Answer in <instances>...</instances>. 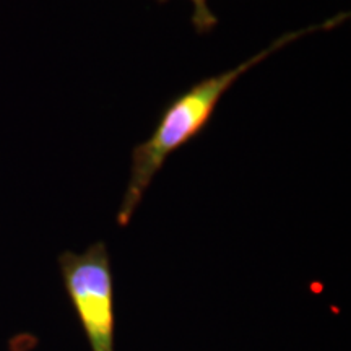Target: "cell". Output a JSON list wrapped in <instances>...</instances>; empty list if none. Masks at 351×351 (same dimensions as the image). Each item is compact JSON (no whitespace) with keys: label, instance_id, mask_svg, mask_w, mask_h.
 <instances>
[{"label":"cell","instance_id":"2","mask_svg":"<svg viewBox=\"0 0 351 351\" xmlns=\"http://www.w3.org/2000/svg\"><path fill=\"white\" fill-rule=\"evenodd\" d=\"M64 287L91 351H114V283L106 244L59 257Z\"/></svg>","mask_w":351,"mask_h":351},{"label":"cell","instance_id":"1","mask_svg":"<svg viewBox=\"0 0 351 351\" xmlns=\"http://www.w3.org/2000/svg\"><path fill=\"white\" fill-rule=\"evenodd\" d=\"M348 16V13H339V15L324 21V23L302 28L300 32L285 33L283 36L275 39L270 46L257 52L251 59L244 60L238 67L226 70V72L218 73V75L204 78V80L197 82L187 91H184L182 95L171 101L168 108L161 114L160 121H158L150 137L145 142L138 143L132 152L130 178L129 182H127L124 197H122L119 212H117L119 226L129 225L135 210L138 208L140 202L147 194L148 187L152 186L153 179L163 168L166 160L174 152H178L179 148H182L184 145L194 140L197 135H200V132H204L215 114L219 99L249 69L256 67L267 57L288 46L289 43L296 41L298 38L304 36V34L335 28V26L343 23Z\"/></svg>","mask_w":351,"mask_h":351},{"label":"cell","instance_id":"3","mask_svg":"<svg viewBox=\"0 0 351 351\" xmlns=\"http://www.w3.org/2000/svg\"><path fill=\"white\" fill-rule=\"evenodd\" d=\"M160 3H166L168 0H156ZM194 12H192V25L199 34H208L218 25L217 15L208 8L207 0H191Z\"/></svg>","mask_w":351,"mask_h":351}]
</instances>
